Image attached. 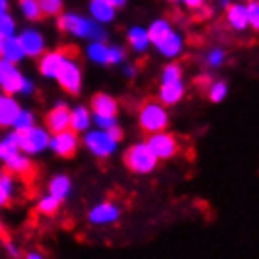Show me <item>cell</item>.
<instances>
[{"mask_svg": "<svg viewBox=\"0 0 259 259\" xmlns=\"http://www.w3.org/2000/svg\"><path fill=\"white\" fill-rule=\"evenodd\" d=\"M117 144H119V140H115L108 131L97 129V127L85 131V135H83V146L89 150V153H93L95 157L99 159H106L110 155H114Z\"/></svg>", "mask_w": 259, "mask_h": 259, "instance_id": "obj_6", "label": "cell"}, {"mask_svg": "<svg viewBox=\"0 0 259 259\" xmlns=\"http://www.w3.org/2000/svg\"><path fill=\"white\" fill-rule=\"evenodd\" d=\"M57 27L59 30H63L66 34L81 40H89V42H106V30L102 29V25L93 21L91 17H83L78 14H61L57 17Z\"/></svg>", "mask_w": 259, "mask_h": 259, "instance_id": "obj_2", "label": "cell"}, {"mask_svg": "<svg viewBox=\"0 0 259 259\" xmlns=\"http://www.w3.org/2000/svg\"><path fill=\"white\" fill-rule=\"evenodd\" d=\"M218 6L223 8V10H227L231 6V0H218Z\"/></svg>", "mask_w": 259, "mask_h": 259, "instance_id": "obj_46", "label": "cell"}, {"mask_svg": "<svg viewBox=\"0 0 259 259\" xmlns=\"http://www.w3.org/2000/svg\"><path fill=\"white\" fill-rule=\"evenodd\" d=\"M19 10L29 21H40L44 17L38 6V0H19Z\"/></svg>", "mask_w": 259, "mask_h": 259, "instance_id": "obj_29", "label": "cell"}, {"mask_svg": "<svg viewBox=\"0 0 259 259\" xmlns=\"http://www.w3.org/2000/svg\"><path fill=\"white\" fill-rule=\"evenodd\" d=\"M246 12H248V29H253L259 32V0L248 2Z\"/></svg>", "mask_w": 259, "mask_h": 259, "instance_id": "obj_35", "label": "cell"}, {"mask_svg": "<svg viewBox=\"0 0 259 259\" xmlns=\"http://www.w3.org/2000/svg\"><path fill=\"white\" fill-rule=\"evenodd\" d=\"M78 146H79L78 135H76L74 131L66 129V131H63V133H57V135L50 137V146H48V148H51L53 153L59 155V157L70 159L76 155Z\"/></svg>", "mask_w": 259, "mask_h": 259, "instance_id": "obj_10", "label": "cell"}, {"mask_svg": "<svg viewBox=\"0 0 259 259\" xmlns=\"http://www.w3.org/2000/svg\"><path fill=\"white\" fill-rule=\"evenodd\" d=\"M48 191H50L51 197H55L59 202H63L70 195L72 191V182L66 174H57L50 180V186H48Z\"/></svg>", "mask_w": 259, "mask_h": 259, "instance_id": "obj_22", "label": "cell"}, {"mask_svg": "<svg viewBox=\"0 0 259 259\" xmlns=\"http://www.w3.org/2000/svg\"><path fill=\"white\" fill-rule=\"evenodd\" d=\"M91 112L87 106H76L70 110V131L78 133H85L91 127Z\"/></svg>", "mask_w": 259, "mask_h": 259, "instance_id": "obj_23", "label": "cell"}, {"mask_svg": "<svg viewBox=\"0 0 259 259\" xmlns=\"http://www.w3.org/2000/svg\"><path fill=\"white\" fill-rule=\"evenodd\" d=\"M32 87H34V83H32V81H30L29 78H25V81H23V87H21V93L23 95L32 93Z\"/></svg>", "mask_w": 259, "mask_h": 259, "instance_id": "obj_42", "label": "cell"}, {"mask_svg": "<svg viewBox=\"0 0 259 259\" xmlns=\"http://www.w3.org/2000/svg\"><path fill=\"white\" fill-rule=\"evenodd\" d=\"M178 79H184V68L178 63H168V65L163 66L161 70V83H166V81H178Z\"/></svg>", "mask_w": 259, "mask_h": 259, "instance_id": "obj_30", "label": "cell"}, {"mask_svg": "<svg viewBox=\"0 0 259 259\" xmlns=\"http://www.w3.org/2000/svg\"><path fill=\"white\" fill-rule=\"evenodd\" d=\"M138 72V68L135 65H131V63H127V65H123V74L127 76V78H135Z\"/></svg>", "mask_w": 259, "mask_h": 259, "instance_id": "obj_41", "label": "cell"}, {"mask_svg": "<svg viewBox=\"0 0 259 259\" xmlns=\"http://www.w3.org/2000/svg\"><path fill=\"white\" fill-rule=\"evenodd\" d=\"M204 63H206V66H210V68H220V66L225 63V50H223V48H218V46L210 48V50L206 51V55H204Z\"/></svg>", "mask_w": 259, "mask_h": 259, "instance_id": "obj_32", "label": "cell"}, {"mask_svg": "<svg viewBox=\"0 0 259 259\" xmlns=\"http://www.w3.org/2000/svg\"><path fill=\"white\" fill-rule=\"evenodd\" d=\"M127 59V51L123 46H108V65H123Z\"/></svg>", "mask_w": 259, "mask_h": 259, "instance_id": "obj_37", "label": "cell"}, {"mask_svg": "<svg viewBox=\"0 0 259 259\" xmlns=\"http://www.w3.org/2000/svg\"><path fill=\"white\" fill-rule=\"evenodd\" d=\"M0 97H2V93H0Z\"/></svg>", "mask_w": 259, "mask_h": 259, "instance_id": "obj_51", "label": "cell"}, {"mask_svg": "<svg viewBox=\"0 0 259 259\" xmlns=\"http://www.w3.org/2000/svg\"><path fill=\"white\" fill-rule=\"evenodd\" d=\"M4 166H6V170L10 174H14V176H21V178H29L30 172H32V163H30V159L27 155H23L21 151L19 153H15L12 155L10 159L4 161Z\"/></svg>", "mask_w": 259, "mask_h": 259, "instance_id": "obj_20", "label": "cell"}, {"mask_svg": "<svg viewBox=\"0 0 259 259\" xmlns=\"http://www.w3.org/2000/svg\"><path fill=\"white\" fill-rule=\"evenodd\" d=\"M91 121L95 123L97 129L112 131L117 127V117H110V115H93L91 114Z\"/></svg>", "mask_w": 259, "mask_h": 259, "instance_id": "obj_38", "label": "cell"}, {"mask_svg": "<svg viewBox=\"0 0 259 259\" xmlns=\"http://www.w3.org/2000/svg\"><path fill=\"white\" fill-rule=\"evenodd\" d=\"M225 17L233 30L242 32L248 29V12L244 2H231V6L225 10Z\"/></svg>", "mask_w": 259, "mask_h": 259, "instance_id": "obj_17", "label": "cell"}, {"mask_svg": "<svg viewBox=\"0 0 259 259\" xmlns=\"http://www.w3.org/2000/svg\"><path fill=\"white\" fill-rule=\"evenodd\" d=\"M186 95V81L184 79H178V81H166V83H161L159 85V95L157 101L168 108V106H174L184 99Z\"/></svg>", "mask_w": 259, "mask_h": 259, "instance_id": "obj_15", "label": "cell"}, {"mask_svg": "<svg viewBox=\"0 0 259 259\" xmlns=\"http://www.w3.org/2000/svg\"><path fill=\"white\" fill-rule=\"evenodd\" d=\"M127 44H129L131 50L135 51V53H138V55L146 53L151 46L148 29H146V27H140V25L131 27V29L127 30Z\"/></svg>", "mask_w": 259, "mask_h": 259, "instance_id": "obj_18", "label": "cell"}, {"mask_svg": "<svg viewBox=\"0 0 259 259\" xmlns=\"http://www.w3.org/2000/svg\"><path fill=\"white\" fill-rule=\"evenodd\" d=\"M150 42L155 50L166 59H176L184 51V36L182 32L174 30L168 19H153L148 27Z\"/></svg>", "mask_w": 259, "mask_h": 259, "instance_id": "obj_1", "label": "cell"}, {"mask_svg": "<svg viewBox=\"0 0 259 259\" xmlns=\"http://www.w3.org/2000/svg\"><path fill=\"white\" fill-rule=\"evenodd\" d=\"M115 8H112L108 2L104 0H91L89 2V14H91V19L97 21L99 25H106V23H112L115 19Z\"/></svg>", "mask_w": 259, "mask_h": 259, "instance_id": "obj_21", "label": "cell"}, {"mask_svg": "<svg viewBox=\"0 0 259 259\" xmlns=\"http://www.w3.org/2000/svg\"><path fill=\"white\" fill-rule=\"evenodd\" d=\"M19 44H21L25 57H34L38 59L46 51V40H44L42 32H38L36 29H25L17 36Z\"/></svg>", "mask_w": 259, "mask_h": 259, "instance_id": "obj_14", "label": "cell"}, {"mask_svg": "<svg viewBox=\"0 0 259 259\" xmlns=\"http://www.w3.org/2000/svg\"><path fill=\"white\" fill-rule=\"evenodd\" d=\"M87 57L95 65H108V46L106 42H91L87 46Z\"/></svg>", "mask_w": 259, "mask_h": 259, "instance_id": "obj_27", "label": "cell"}, {"mask_svg": "<svg viewBox=\"0 0 259 259\" xmlns=\"http://www.w3.org/2000/svg\"><path fill=\"white\" fill-rule=\"evenodd\" d=\"M46 129L50 131V135H57L70 129V108L65 102H59L55 108H51L46 114Z\"/></svg>", "mask_w": 259, "mask_h": 259, "instance_id": "obj_13", "label": "cell"}, {"mask_svg": "<svg viewBox=\"0 0 259 259\" xmlns=\"http://www.w3.org/2000/svg\"><path fill=\"white\" fill-rule=\"evenodd\" d=\"M238 2H244V4H248V2H252V0H238Z\"/></svg>", "mask_w": 259, "mask_h": 259, "instance_id": "obj_48", "label": "cell"}, {"mask_svg": "<svg viewBox=\"0 0 259 259\" xmlns=\"http://www.w3.org/2000/svg\"><path fill=\"white\" fill-rule=\"evenodd\" d=\"M146 144L151 150V153L157 157V161H168V159H172L180 151L178 140L168 131H161V133L150 135L148 140H146Z\"/></svg>", "mask_w": 259, "mask_h": 259, "instance_id": "obj_7", "label": "cell"}, {"mask_svg": "<svg viewBox=\"0 0 259 259\" xmlns=\"http://www.w3.org/2000/svg\"><path fill=\"white\" fill-rule=\"evenodd\" d=\"M123 163L129 168L131 172L135 174H150L157 168V157L151 153L148 144L144 142H135L127 148V151L123 153Z\"/></svg>", "mask_w": 259, "mask_h": 259, "instance_id": "obj_3", "label": "cell"}, {"mask_svg": "<svg viewBox=\"0 0 259 259\" xmlns=\"http://www.w3.org/2000/svg\"><path fill=\"white\" fill-rule=\"evenodd\" d=\"M2 174H4V168H2V166H0V176H2Z\"/></svg>", "mask_w": 259, "mask_h": 259, "instance_id": "obj_49", "label": "cell"}, {"mask_svg": "<svg viewBox=\"0 0 259 259\" xmlns=\"http://www.w3.org/2000/svg\"><path fill=\"white\" fill-rule=\"evenodd\" d=\"M70 57H78V50L74 46H65V48H57V50L44 51L38 57V72L44 78L55 79L61 66L65 65Z\"/></svg>", "mask_w": 259, "mask_h": 259, "instance_id": "obj_5", "label": "cell"}, {"mask_svg": "<svg viewBox=\"0 0 259 259\" xmlns=\"http://www.w3.org/2000/svg\"><path fill=\"white\" fill-rule=\"evenodd\" d=\"M178 2L182 6H186L187 10H201L206 0H178Z\"/></svg>", "mask_w": 259, "mask_h": 259, "instance_id": "obj_40", "label": "cell"}, {"mask_svg": "<svg viewBox=\"0 0 259 259\" xmlns=\"http://www.w3.org/2000/svg\"><path fill=\"white\" fill-rule=\"evenodd\" d=\"M25 259H44V255L40 252H27L25 253Z\"/></svg>", "mask_w": 259, "mask_h": 259, "instance_id": "obj_44", "label": "cell"}, {"mask_svg": "<svg viewBox=\"0 0 259 259\" xmlns=\"http://www.w3.org/2000/svg\"><path fill=\"white\" fill-rule=\"evenodd\" d=\"M119 216H121V208L114 201H102L89 210L87 220L93 225H110L117 222Z\"/></svg>", "mask_w": 259, "mask_h": 259, "instance_id": "obj_12", "label": "cell"}, {"mask_svg": "<svg viewBox=\"0 0 259 259\" xmlns=\"http://www.w3.org/2000/svg\"><path fill=\"white\" fill-rule=\"evenodd\" d=\"M227 93H229V87H227V83H225L223 79H220V81H214V83H210V87H208V99L212 102L225 101Z\"/></svg>", "mask_w": 259, "mask_h": 259, "instance_id": "obj_34", "label": "cell"}, {"mask_svg": "<svg viewBox=\"0 0 259 259\" xmlns=\"http://www.w3.org/2000/svg\"><path fill=\"white\" fill-rule=\"evenodd\" d=\"M165 2H178V0H165Z\"/></svg>", "mask_w": 259, "mask_h": 259, "instance_id": "obj_50", "label": "cell"}, {"mask_svg": "<svg viewBox=\"0 0 259 259\" xmlns=\"http://www.w3.org/2000/svg\"><path fill=\"white\" fill-rule=\"evenodd\" d=\"M0 36H15V19L10 14H0Z\"/></svg>", "mask_w": 259, "mask_h": 259, "instance_id": "obj_36", "label": "cell"}, {"mask_svg": "<svg viewBox=\"0 0 259 259\" xmlns=\"http://www.w3.org/2000/svg\"><path fill=\"white\" fill-rule=\"evenodd\" d=\"M8 8H10V2L8 0H0V14H8Z\"/></svg>", "mask_w": 259, "mask_h": 259, "instance_id": "obj_45", "label": "cell"}, {"mask_svg": "<svg viewBox=\"0 0 259 259\" xmlns=\"http://www.w3.org/2000/svg\"><path fill=\"white\" fill-rule=\"evenodd\" d=\"M104 2H108L110 6L115 8V10H121V8H125V4H127V0H104Z\"/></svg>", "mask_w": 259, "mask_h": 259, "instance_id": "obj_43", "label": "cell"}, {"mask_svg": "<svg viewBox=\"0 0 259 259\" xmlns=\"http://www.w3.org/2000/svg\"><path fill=\"white\" fill-rule=\"evenodd\" d=\"M4 248H6V252H8V255H10V257L17 259L19 255H21V252H19V246L15 244V242H12L10 238H6V240H4Z\"/></svg>", "mask_w": 259, "mask_h": 259, "instance_id": "obj_39", "label": "cell"}, {"mask_svg": "<svg viewBox=\"0 0 259 259\" xmlns=\"http://www.w3.org/2000/svg\"><path fill=\"white\" fill-rule=\"evenodd\" d=\"M15 195V176L10 172H4L0 176V206L12 204Z\"/></svg>", "mask_w": 259, "mask_h": 259, "instance_id": "obj_25", "label": "cell"}, {"mask_svg": "<svg viewBox=\"0 0 259 259\" xmlns=\"http://www.w3.org/2000/svg\"><path fill=\"white\" fill-rule=\"evenodd\" d=\"M12 127H14V131L17 133V135L27 133L29 129L34 127V114H32L30 110H21V112L17 114V117H15V121Z\"/></svg>", "mask_w": 259, "mask_h": 259, "instance_id": "obj_28", "label": "cell"}, {"mask_svg": "<svg viewBox=\"0 0 259 259\" xmlns=\"http://www.w3.org/2000/svg\"><path fill=\"white\" fill-rule=\"evenodd\" d=\"M91 110L93 115H110V117H117L119 112V104L112 95L108 93H95L91 97Z\"/></svg>", "mask_w": 259, "mask_h": 259, "instance_id": "obj_16", "label": "cell"}, {"mask_svg": "<svg viewBox=\"0 0 259 259\" xmlns=\"http://www.w3.org/2000/svg\"><path fill=\"white\" fill-rule=\"evenodd\" d=\"M23 81H25V76L19 72V68L0 59V87L4 95L14 97L15 93H21Z\"/></svg>", "mask_w": 259, "mask_h": 259, "instance_id": "obj_11", "label": "cell"}, {"mask_svg": "<svg viewBox=\"0 0 259 259\" xmlns=\"http://www.w3.org/2000/svg\"><path fill=\"white\" fill-rule=\"evenodd\" d=\"M19 151H21L19 150V135L15 131L0 140V161L2 163L12 157V155H15V153H19Z\"/></svg>", "mask_w": 259, "mask_h": 259, "instance_id": "obj_26", "label": "cell"}, {"mask_svg": "<svg viewBox=\"0 0 259 259\" xmlns=\"http://www.w3.org/2000/svg\"><path fill=\"white\" fill-rule=\"evenodd\" d=\"M78 57H70L65 65L61 66L55 79L68 95H79L83 85V76H81V66L76 61Z\"/></svg>", "mask_w": 259, "mask_h": 259, "instance_id": "obj_8", "label": "cell"}, {"mask_svg": "<svg viewBox=\"0 0 259 259\" xmlns=\"http://www.w3.org/2000/svg\"><path fill=\"white\" fill-rule=\"evenodd\" d=\"M138 125L146 135L161 133L168 127V112L159 101H148L138 108Z\"/></svg>", "mask_w": 259, "mask_h": 259, "instance_id": "obj_4", "label": "cell"}, {"mask_svg": "<svg viewBox=\"0 0 259 259\" xmlns=\"http://www.w3.org/2000/svg\"><path fill=\"white\" fill-rule=\"evenodd\" d=\"M19 112H21V106L17 104L14 97L10 95L0 97V127H12Z\"/></svg>", "mask_w": 259, "mask_h": 259, "instance_id": "obj_19", "label": "cell"}, {"mask_svg": "<svg viewBox=\"0 0 259 259\" xmlns=\"http://www.w3.org/2000/svg\"><path fill=\"white\" fill-rule=\"evenodd\" d=\"M63 4H65V0H38V6H40V12H42L44 17L61 15Z\"/></svg>", "mask_w": 259, "mask_h": 259, "instance_id": "obj_31", "label": "cell"}, {"mask_svg": "<svg viewBox=\"0 0 259 259\" xmlns=\"http://www.w3.org/2000/svg\"><path fill=\"white\" fill-rule=\"evenodd\" d=\"M0 55H2V61H8V63H12V65H17V63L25 57V51H23L21 44H19L17 36L4 38V44H2V51H0Z\"/></svg>", "mask_w": 259, "mask_h": 259, "instance_id": "obj_24", "label": "cell"}, {"mask_svg": "<svg viewBox=\"0 0 259 259\" xmlns=\"http://www.w3.org/2000/svg\"><path fill=\"white\" fill-rule=\"evenodd\" d=\"M50 146V131L44 129V127H32L27 133H21L19 135V150L23 153H40L46 148Z\"/></svg>", "mask_w": 259, "mask_h": 259, "instance_id": "obj_9", "label": "cell"}, {"mask_svg": "<svg viewBox=\"0 0 259 259\" xmlns=\"http://www.w3.org/2000/svg\"><path fill=\"white\" fill-rule=\"evenodd\" d=\"M59 204H61V202H59L55 197H51V195H44L42 199L38 201L36 210L40 212V214H44V216H53V214L59 210Z\"/></svg>", "mask_w": 259, "mask_h": 259, "instance_id": "obj_33", "label": "cell"}, {"mask_svg": "<svg viewBox=\"0 0 259 259\" xmlns=\"http://www.w3.org/2000/svg\"><path fill=\"white\" fill-rule=\"evenodd\" d=\"M2 44H4V38L0 36V51H2Z\"/></svg>", "mask_w": 259, "mask_h": 259, "instance_id": "obj_47", "label": "cell"}]
</instances>
